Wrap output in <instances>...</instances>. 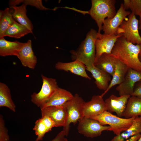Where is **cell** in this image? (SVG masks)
Masks as SVG:
<instances>
[{"label": "cell", "mask_w": 141, "mask_h": 141, "mask_svg": "<svg viewBox=\"0 0 141 141\" xmlns=\"http://www.w3.org/2000/svg\"><path fill=\"white\" fill-rule=\"evenodd\" d=\"M97 32L91 29L87 33L85 40L76 50L70 51L71 57L74 60H78L86 67L95 65L96 56L95 43Z\"/></svg>", "instance_id": "7a4b0ae2"}, {"label": "cell", "mask_w": 141, "mask_h": 141, "mask_svg": "<svg viewBox=\"0 0 141 141\" xmlns=\"http://www.w3.org/2000/svg\"><path fill=\"white\" fill-rule=\"evenodd\" d=\"M26 6L23 3L19 6H12L10 7L11 8L10 10L15 21L32 32L33 25L26 15Z\"/></svg>", "instance_id": "7402d4cb"}, {"label": "cell", "mask_w": 141, "mask_h": 141, "mask_svg": "<svg viewBox=\"0 0 141 141\" xmlns=\"http://www.w3.org/2000/svg\"><path fill=\"white\" fill-rule=\"evenodd\" d=\"M139 29L141 30V15L139 16Z\"/></svg>", "instance_id": "d590c367"}, {"label": "cell", "mask_w": 141, "mask_h": 141, "mask_svg": "<svg viewBox=\"0 0 141 141\" xmlns=\"http://www.w3.org/2000/svg\"><path fill=\"white\" fill-rule=\"evenodd\" d=\"M41 118L47 127L49 132L51 131L52 128L55 127L54 123L49 117L44 116H42Z\"/></svg>", "instance_id": "1f68e13d"}, {"label": "cell", "mask_w": 141, "mask_h": 141, "mask_svg": "<svg viewBox=\"0 0 141 141\" xmlns=\"http://www.w3.org/2000/svg\"><path fill=\"white\" fill-rule=\"evenodd\" d=\"M131 96L127 95L117 97L111 95L105 101L107 111L111 113H115L118 117L123 116L127 101Z\"/></svg>", "instance_id": "5bb4252c"}, {"label": "cell", "mask_w": 141, "mask_h": 141, "mask_svg": "<svg viewBox=\"0 0 141 141\" xmlns=\"http://www.w3.org/2000/svg\"><path fill=\"white\" fill-rule=\"evenodd\" d=\"M140 45V49L139 54V58L141 62V44Z\"/></svg>", "instance_id": "8d00e7d4"}, {"label": "cell", "mask_w": 141, "mask_h": 141, "mask_svg": "<svg viewBox=\"0 0 141 141\" xmlns=\"http://www.w3.org/2000/svg\"><path fill=\"white\" fill-rule=\"evenodd\" d=\"M141 136V133L135 135L124 141H137Z\"/></svg>", "instance_id": "e575fe53"}, {"label": "cell", "mask_w": 141, "mask_h": 141, "mask_svg": "<svg viewBox=\"0 0 141 141\" xmlns=\"http://www.w3.org/2000/svg\"><path fill=\"white\" fill-rule=\"evenodd\" d=\"M73 96L69 91L58 87L49 99L40 109L50 106L62 105L72 99Z\"/></svg>", "instance_id": "ac0fdd59"}, {"label": "cell", "mask_w": 141, "mask_h": 141, "mask_svg": "<svg viewBox=\"0 0 141 141\" xmlns=\"http://www.w3.org/2000/svg\"><path fill=\"white\" fill-rule=\"evenodd\" d=\"M122 36L121 34L107 35L97 33L95 41L96 56L95 63L103 53L111 54L112 50L118 39Z\"/></svg>", "instance_id": "9c48e42d"}, {"label": "cell", "mask_w": 141, "mask_h": 141, "mask_svg": "<svg viewBox=\"0 0 141 141\" xmlns=\"http://www.w3.org/2000/svg\"><path fill=\"white\" fill-rule=\"evenodd\" d=\"M24 43L17 41H9L4 38L0 39V56L13 55L17 57Z\"/></svg>", "instance_id": "d6986e66"}, {"label": "cell", "mask_w": 141, "mask_h": 141, "mask_svg": "<svg viewBox=\"0 0 141 141\" xmlns=\"http://www.w3.org/2000/svg\"><path fill=\"white\" fill-rule=\"evenodd\" d=\"M17 57L23 66L32 69L35 68L37 59L33 51L31 40L24 43Z\"/></svg>", "instance_id": "9a60e30c"}, {"label": "cell", "mask_w": 141, "mask_h": 141, "mask_svg": "<svg viewBox=\"0 0 141 141\" xmlns=\"http://www.w3.org/2000/svg\"><path fill=\"white\" fill-rule=\"evenodd\" d=\"M141 80V72L128 68L123 82L116 88L120 96L131 95L135 85Z\"/></svg>", "instance_id": "8fae6325"}, {"label": "cell", "mask_w": 141, "mask_h": 141, "mask_svg": "<svg viewBox=\"0 0 141 141\" xmlns=\"http://www.w3.org/2000/svg\"><path fill=\"white\" fill-rule=\"evenodd\" d=\"M86 69L91 73L98 88L105 91L107 89L109 84V82L111 80L110 74L94 65L86 67Z\"/></svg>", "instance_id": "e0dca14e"}, {"label": "cell", "mask_w": 141, "mask_h": 141, "mask_svg": "<svg viewBox=\"0 0 141 141\" xmlns=\"http://www.w3.org/2000/svg\"><path fill=\"white\" fill-rule=\"evenodd\" d=\"M8 130L5 125L3 117L0 115V141H9L10 137Z\"/></svg>", "instance_id": "f546056e"}, {"label": "cell", "mask_w": 141, "mask_h": 141, "mask_svg": "<svg viewBox=\"0 0 141 141\" xmlns=\"http://www.w3.org/2000/svg\"><path fill=\"white\" fill-rule=\"evenodd\" d=\"M20 3L23 2L26 5H29L34 7L39 10H48L51 9L45 7L43 5L42 1L40 0H19Z\"/></svg>", "instance_id": "4dcf8cb0"}, {"label": "cell", "mask_w": 141, "mask_h": 141, "mask_svg": "<svg viewBox=\"0 0 141 141\" xmlns=\"http://www.w3.org/2000/svg\"><path fill=\"white\" fill-rule=\"evenodd\" d=\"M106 111L105 103L101 95H94L90 101L84 104V117L90 118Z\"/></svg>", "instance_id": "7c38bea8"}, {"label": "cell", "mask_w": 141, "mask_h": 141, "mask_svg": "<svg viewBox=\"0 0 141 141\" xmlns=\"http://www.w3.org/2000/svg\"><path fill=\"white\" fill-rule=\"evenodd\" d=\"M33 32L15 20L13 24L6 31L4 37L8 36L16 39L20 38Z\"/></svg>", "instance_id": "4316f807"}, {"label": "cell", "mask_w": 141, "mask_h": 141, "mask_svg": "<svg viewBox=\"0 0 141 141\" xmlns=\"http://www.w3.org/2000/svg\"><path fill=\"white\" fill-rule=\"evenodd\" d=\"M55 67L57 70L70 72L87 79H91L86 73L85 66L78 60L69 62H58L55 64Z\"/></svg>", "instance_id": "2e32d148"}, {"label": "cell", "mask_w": 141, "mask_h": 141, "mask_svg": "<svg viewBox=\"0 0 141 141\" xmlns=\"http://www.w3.org/2000/svg\"><path fill=\"white\" fill-rule=\"evenodd\" d=\"M33 130L37 136L35 141L42 140L45 134L49 132L41 118L38 119L35 122Z\"/></svg>", "instance_id": "f1b7e54d"}, {"label": "cell", "mask_w": 141, "mask_h": 141, "mask_svg": "<svg viewBox=\"0 0 141 141\" xmlns=\"http://www.w3.org/2000/svg\"><path fill=\"white\" fill-rule=\"evenodd\" d=\"M140 49V45L134 44L122 36L118 39L111 54L128 68L141 72Z\"/></svg>", "instance_id": "6da1fadb"}, {"label": "cell", "mask_w": 141, "mask_h": 141, "mask_svg": "<svg viewBox=\"0 0 141 141\" xmlns=\"http://www.w3.org/2000/svg\"><path fill=\"white\" fill-rule=\"evenodd\" d=\"M128 67L124 63L117 59L115 63V68L112 78L107 89L101 95L103 96L112 87L116 85H119L124 80Z\"/></svg>", "instance_id": "ffe728a7"}, {"label": "cell", "mask_w": 141, "mask_h": 141, "mask_svg": "<svg viewBox=\"0 0 141 141\" xmlns=\"http://www.w3.org/2000/svg\"><path fill=\"white\" fill-rule=\"evenodd\" d=\"M131 12L126 11L121 3L115 15L111 18H107L104 20L102 26L104 34L107 35L118 34V28L126 16Z\"/></svg>", "instance_id": "30bf717a"}, {"label": "cell", "mask_w": 141, "mask_h": 141, "mask_svg": "<svg viewBox=\"0 0 141 141\" xmlns=\"http://www.w3.org/2000/svg\"><path fill=\"white\" fill-rule=\"evenodd\" d=\"M117 59L111 54L103 53L95 63V65L112 76L115 72Z\"/></svg>", "instance_id": "44dd1931"}, {"label": "cell", "mask_w": 141, "mask_h": 141, "mask_svg": "<svg viewBox=\"0 0 141 141\" xmlns=\"http://www.w3.org/2000/svg\"><path fill=\"white\" fill-rule=\"evenodd\" d=\"M131 96H135L141 98V80L136 84L133 92Z\"/></svg>", "instance_id": "d6a6232c"}, {"label": "cell", "mask_w": 141, "mask_h": 141, "mask_svg": "<svg viewBox=\"0 0 141 141\" xmlns=\"http://www.w3.org/2000/svg\"><path fill=\"white\" fill-rule=\"evenodd\" d=\"M6 107L14 112L16 107L11 97L10 90L8 86L0 83V107Z\"/></svg>", "instance_id": "d4e9b609"}, {"label": "cell", "mask_w": 141, "mask_h": 141, "mask_svg": "<svg viewBox=\"0 0 141 141\" xmlns=\"http://www.w3.org/2000/svg\"><path fill=\"white\" fill-rule=\"evenodd\" d=\"M123 4L125 9H130L131 13L139 16L141 15V0H124Z\"/></svg>", "instance_id": "83f0119b"}, {"label": "cell", "mask_w": 141, "mask_h": 141, "mask_svg": "<svg viewBox=\"0 0 141 141\" xmlns=\"http://www.w3.org/2000/svg\"><path fill=\"white\" fill-rule=\"evenodd\" d=\"M14 19L10 9L6 8L0 11V39L4 37L5 32L14 23Z\"/></svg>", "instance_id": "484cf974"}, {"label": "cell", "mask_w": 141, "mask_h": 141, "mask_svg": "<svg viewBox=\"0 0 141 141\" xmlns=\"http://www.w3.org/2000/svg\"><path fill=\"white\" fill-rule=\"evenodd\" d=\"M85 102L79 95L76 93L73 98L63 105L67 114V119L62 131L66 136L69 134L70 124L75 125L78 121L84 117L83 106Z\"/></svg>", "instance_id": "5b68a950"}, {"label": "cell", "mask_w": 141, "mask_h": 141, "mask_svg": "<svg viewBox=\"0 0 141 141\" xmlns=\"http://www.w3.org/2000/svg\"><path fill=\"white\" fill-rule=\"evenodd\" d=\"M41 109L42 116L50 118L54 123L55 127H64L67 119L66 111L63 105L50 106Z\"/></svg>", "instance_id": "4fadbf2b"}, {"label": "cell", "mask_w": 141, "mask_h": 141, "mask_svg": "<svg viewBox=\"0 0 141 141\" xmlns=\"http://www.w3.org/2000/svg\"><path fill=\"white\" fill-rule=\"evenodd\" d=\"M139 21L131 13L123 21L118 29L117 34H121L134 44H141V36L139 32Z\"/></svg>", "instance_id": "8992f818"}, {"label": "cell", "mask_w": 141, "mask_h": 141, "mask_svg": "<svg viewBox=\"0 0 141 141\" xmlns=\"http://www.w3.org/2000/svg\"><path fill=\"white\" fill-rule=\"evenodd\" d=\"M141 133V117H137L129 128L115 136L110 141H124L135 135Z\"/></svg>", "instance_id": "cb8c5ba5"}, {"label": "cell", "mask_w": 141, "mask_h": 141, "mask_svg": "<svg viewBox=\"0 0 141 141\" xmlns=\"http://www.w3.org/2000/svg\"><path fill=\"white\" fill-rule=\"evenodd\" d=\"M65 135L62 130L59 132L56 137L50 141H68L67 139L65 137Z\"/></svg>", "instance_id": "836d02e7"}, {"label": "cell", "mask_w": 141, "mask_h": 141, "mask_svg": "<svg viewBox=\"0 0 141 141\" xmlns=\"http://www.w3.org/2000/svg\"><path fill=\"white\" fill-rule=\"evenodd\" d=\"M137 141H141V136L139 139Z\"/></svg>", "instance_id": "74e56055"}, {"label": "cell", "mask_w": 141, "mask_h": 141, "mask_svg": "<svg viewBox=\"0 0 141 141\" xmlns=\"http://www.w3.org/2000/svg\"><path fill=\"white\" fill-rule=\"evenodd\" d=\"M42 84L40 91L31 95L32 102L41 108L49 99L58 87L56 79L49 78L42 74Z\"/></svg>", "instance_id": "52a82bcc"}, {"label": "cell", "mask_w": 141, "mask_h": 141, "mask_svg": "<svg viewBox=\"0 0 141 141\" xmlns=\"http://www.w3.org/2000/svg\"><path fill=\"white\" fill-rule=\"evenodd\" d=\"M115 0H92L91 7L87 13L96 21L101 33L105 19L111 18L116 14Z\"/></svg>", "instance_id": "3957f363"}, {"label": "cell", "mask_w": 141, "mask_h": 141, "mask_svg": "<svg viewBox=\"0 0 141 141\" xmlns=\"http://www.w3.org/2000/svg\"><path fill=\"white\" fill-rule=\"evenodd\" d=\"M126 118L141 117V98L131 96L123 115Z\"/></svg>", "instance_id": "603a6c76"}, {"label": "cell", "mask_w": 141, "mask_h": 141, "mask_svg": "<svg viewBox=\"0 0 141 141\" xmlns=\"http://www.w3.org/2000/svg\"><path fill=\"white\" fill-rule=\"evenodd\" d=\"M79 121L78 132L88 137L93 138L101 135L102 132L108 131L109 126H103L97 120L84 117Z\"/></svg>", "instance_id": "ba28073f"}, {"label": "cell", "mask_w": 141, "mask_h": 141, "mask_svg": "<svg viewBox=\"0 0 141 141\" xmlns=\"http://www.w3.org/2000/svg\"><path fill=\"white\" fill-rule=\"evenodd\" d=\"M136 117L122 118L106 111L90 118L97 120L102 125H109L110 128L108 131H112L118 135L129 128Z\"/></svg>", "instance_id": "277c9868"}]
</instances>
